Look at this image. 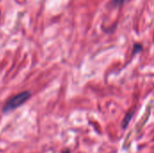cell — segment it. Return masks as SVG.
Wrapping results in <instances>:
<instances>
[{"instance_id": "6da1fadb", "label": "cell", "mask_w": 154, "mask_h": 153, "mask_svg": "<svg viewBox=\"0 0 154 153\" xmlns=\"http://www.w3.org/2000/svg\"><path fill=\"white\" fill-rule=\"evenodd\" d=\"M30 97H31V93L29 91H23V92L19 93L18 95L12 97L5 104V106H4V109H3L4 113H8L10 111L16 109L17 107L23 105Z\"/></svg>"}, {"instance_id": "3957f363", "label": "cell", "mask_w": 154, "mask_h": 153, "mask_svg": "<svg viewBox=\"0 0 154 153\" xmlns=\"http://www.w3.org/2000/svg\"><path fill=\"white\" fill-rule=\"evenodd\" d=\"M64 153H69V151H65V152H64Z\"/></svg>"}, {"instance_id": "7a4b0ae2", "label": "cell", "mask_w": 154, "mask_h": 153, "mask_svg": "<svg viewBox=\"0 0 154 153\" xmlns=\"http://www.w3.org/2000/svg\"><path fill=\"white\" fill-rule=\"evenodd\" d=\"M125 2V0H112L111 5L114 7H117V6H120L121 5H123Z\"/></svg>"}]
</instances>
